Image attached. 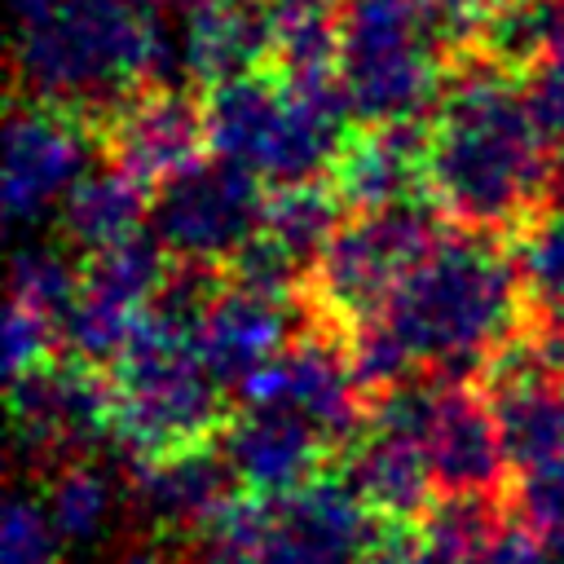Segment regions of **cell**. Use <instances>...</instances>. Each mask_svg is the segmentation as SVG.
<instances>
[{"instance_id":"5bb4252c","label":"cell","mask_w":564,"mask_h":564,"mask_svg":"<svg viewBox=\"0 0 564 564\" xmlns=\"http://www.w3.org/2000/svg\"><path fill=\"white\" fill-rule=\"evenodd\" d=\"M220 449L251 498H282L317 480L330 449L322 436L282 405H238L220 427Z\"/></svg>"},{"instance_id":"277c9868","label":"cell","mask_w":564,"mask_h":564,"mask_svg":"<svg viewBox=\"0 0 564 564\" xmlns=\"http://www.w3.org/2000/svg\"><path fill=\"white\" fill-rule=\"evenodd\" d=\"M115 445L137 458H159L185 445L216 441L229 423V388L207 370L198 344L154 326L145 313L110 366Z\"/></svg>"},{"instance_id":"7402d4cb","label":"cell","mask_w":564,"mask_h":564,"mask_svg":"<svg viewBox=\"0 0 564 564\" xmlns=\"http://www.w3.org/2000/svg\"><path fill=\"white\" fill-rule=\"evenodd\" d=\"M560 44H564V0H494L476 53L511 75H529Z\"/></svg>"},{"instance_id":"52a82bcc","label":"cell","mask_w":564,"mask_h":564,"mask_svg":"<svg viewBox=\"0 0 564 564\" xmlns=\"http://www.w3.org/2000/svg\"><path fill=\"white\" fill-rule=\"evenodd\" d=\"M264 198L269 194H260V181L251 172L212 159L159 185L145 225L172 260L225 269V260L260 234Z\"/></svg>"},{"instance_id":"44dd1931","label":"cell","mask_w":564,"mask_h":564,"mask_svg":"<svg viewBox=\"0 0 564 564\" xmlns=\"http://www.w3.org/2000/svg\"><path fill=\"white\" fill-rule=\"evenodd\" d=\"M40 498L66 546H93L115 524L119 507H128V485L119 489L110 471H101L93 458H79V463L53 467Z\"/></svg>"},{"instance_id":"cb8c5ba5","label":"cell","mask_w":564,"mask_h":564,"mask_svg":"<svg viewBox=\"0 0 564 564\" xmlns=\"http://www.w3.org/2000/svg\"><path fill=\"white\" fill-rule=\"evenodd\" d=\"M167 269H172L167 251L154 242V234H137L128 242H115V247L88 256L79 291L110 304V308H123V313L141 317L145 304L154 300V291L163 286Z\"/></svg>"},{"instance_id":"d590c367","label":"cell","mask_w":564,"mask_h":564,"mask_svg":"<svg viewBox=\"0 0 564 564\" xmlns=\"http://www.w3.org/2000/svg\"><path fill=\"white\" fill-rule=\"evenodd\" d=\"M560 48H564V44H560Z\"/></svg>"},{"instance_id":"7c38bea8","label":"cell","mask_w":564,"mask_h":564,"mask_svg":"<svg viewBox=\"0 0 564 564\" xmlns=\"http://www.w3.org/2000/svg\"><path fill=\"white\" fill-rule=\"evenodd\" d=\"M101 145L110 150L119 172H128L145 189H159L172 176L203 163V145H207L203 101L176 93L172 84L141 88L101 123Z\"/></svg>"},{"instance_id":"d6a6232c","label":"cell","mask_w":564,"mask_h":564,"mask_svg":"<svg viewBox=\"0 0 564 564\" xmlns=\"http://www.w3.org/2000/svg\"><path fill=\"white\" fill-rule=\"evenodd\" d=\"M361 564H436V560H432V555L419 546V538L410 533V538H392V542L383 538Z\"/></svg>"},{"instance_id":"2e32d148","label":"cell","mask_w":564,"mask_h":564,"mask_svg":"<svg viewBox=\"0 0 564 564\" xmlns=\"http://www.w3.org/2000/svg\"><path fill=\"white\" fill-rule=\"evenodd\" d=\"M344 207L379 212L427 194V123H375L348 137L330 167Z\"/></svg>"},{"instance_id":"e575fe53","label":"cell","mask_w":564,"mask_h":564,"mask_svg":"<svg viewBox=\"0 0 564 564\" xmlns=\"http://www.w3.org/2000/svg\"><path fill=\"white\" fill-rule=\"evenodd\" d=\"M546 564H564V542H551L546 546Z\"/></svg>"},{"instance_id":"ffe728a7","label":"cell","mask_w":564,"mask_h":564,"mask_svg":"<svg viewBox=\"0 0 564 564\" xmlns=\"http://www.w3.org/2000/svg\"><path fill=\"white\" fill-rule=\"evenodd\" d=\"M269 9V48L282 79H304L339 70V26L344 0H264Z\"/></svg>"},{"instance_id":"30bf717a","label":"cell","mask_w":564,"mask_h":564,"mask_svg":"<svg viewBox=\"0 0 564 564\" xmlns=\"http://www.w3.org/2000/svg\"><path fill=\"white\" fill-rule=\"evenodd\" d=\"M238 489L242 485L220 441H203L159 458H137L128 480V507L141 516L145 529H154V538L194 542L242 502Z\"/></svg>"},{"instance_id":"9c48e42d","label":"cell","mask_w":564,"mask_h":564,"mask_svg":"<svg viewBox=\"0 0 564 564\" xmlns=\"http://www.w3.org/2000/svg\"><path fill=\"white\" fill-rule=\"evenodd\" d=\"M101 128L84 115L31 101L13 106L4 128V212L13 220L62 207L70 189L93 172Z\"/></svg>"},{"instance_id":"8992f818","label":"cell","mask_w":564,"mask_h":564,"mask_svg":"<svg viewBox=\"0 0 564 564\" xmlns=\"http://www.w3.org/2000/svg\"><path fill=\"white\" fill-rule=\"evenodd\" d=\"M445 53L423 31L414 0H344L339 79L352 115L375 123H423L445 93Z\"/></svg>"},{"instance_id":"7a4b0ae2","label":"cell","mask_w":564,"mask_h":564,"mask_svg":"<svg viewBox=\"0 0 564 564\" xmlns=\"http://www.w3.org/2000/svg\"><path fill=\"white\" fill-rule=\"evenodd\" d=\"M379 322L414 370L445 383H480L485 366L524 335L529 300L511 251L494 234L454 229L405 273Z\"/></svg>"},{"instance_id":"ba28073f","label":"cell","mask_w":564,"mask_h":564,"mask_svg":"<svg viewBox=\"0 0 564 564\" xmlns=\"http://www.w3.org/2000/svg\"><path fill=\"white\" fill-rule=\"evenodd\" d=\"M18 449L35 467H66L88 458L101 441H115V397L110 375L75 357H53L31 375L9 379Z\"/></svg>"},{"instance_id":"4fadbf2b","label":"cell","mask_w":564,"mask_h":564,"mask_svg":"<svg viewBox=\"0 0 564 564\" xmlns=\"http://www.w3.org/2000/svg\"><path fill=\"white\" fill-rule=\"evenodd\" d=\"M427 471L436 494H489L507 498L511 463L502 449V432L494 405L480 383H445L423 436Z\"/></svg>"},{"instance_id":"ac0fdd59","label":"cell","mask_w":564,"mask_h":564,"mask_svg":"<svg viewBox=\"0 0 564 564\" xmlns=\"http://www.w3.org/2000/svg\"><path fill=\"white\" fill-rule=\"evenodd\" d=\"M269 57V9L260 0H207L185 13L176 62L194 84L216 88L256 75Z\"/></svg>"},{"instance_id":"6da1fadb","label":"cell","mask_w":564,"mask_h":564,"mask_svg":"<svg viewBox=\"0 0 564 564\" xmlns=\"http://www.w3.org/2000/svg\"><path fill=\"white\" fill-rule=\"evenodd\" d=\"M551 167L524 84L480 53L449 66L427 123V198L458 229L516 234L546 207Z\"/></svg>"},{"instance_id":"f546056e","label":"cell","mask_w":564,"mask_h":564,"mask_svg":"<svg viewBox=\"0 0 564 564\" xmlns=\"http://www.w3.org/2000/svg\"><path fill=\"white\" fill-rule=\"evenodd\" d=\"M524 101L542 141L555 154H564V48H555L524 75Z\"/></svg>"},{"instance_id":"4dcf8cb0","label":"cell","mask_w":564,"mask_h":564,"mask_svg":"<svg viewBox=\"0 0 564 564\" xmlns=\"http://www.w3.org/2000/svg\"><path fill=\"white\" fill-rule=\"evenodd\" d=\"M463 564H546V542L533 538L524 524L507 520V529L498 538H489L471 560Z\"/></svg>"},{"instance_id":"836d02e7","label":"cell","mask_w":564,"mask_h":564,"mask_svg":"<svg viewBox=\"0 0 564 564\" xmlns=\"http://www.w3.org/2000/svg\"><path fill=\"white\" fill-rule=\"evenodd\" d=\"M115 564H185V555H176L163 538H150V542H132L115 555Z\"/></svg>"},{"instance_id":"9a60e30c","label":"cell","mask_w":564,"mask_h":564,"mask_svg":"<svg viewBox=\"0 0 564 564\" xmlns=\"http://www.w3.org/2000/svg\"><path fill=\"white\" fill-rule=\"evenodd\" d=\"M295 322H308L304 300H269L225 282L194 344L207 370L229 392H238L247 379H256L264 366H273L291 348V339L300 335Z\"/></svg>"},{"instance_id":"5b68a950","label":"cell","mask_w":564,"mask_h":564,"mask_svg":"<svg viewBox=\"0 0 564 564\" xmlns=\"http://www.w3.org/2000/svg\"><path fill=\"white\" fill-rule=\"evenodd\" d=\"M432 198H410L379 212H352L308 273L304 308L339 330L383 313L405 273L449 234Z\"/></svg>"},{"instance_id":"e0dca14e","label":"cell","mask_w":564,"mask_h":564,"mask_svg":"<svg viewBox=\"0 0 564 564\" xmlns=\"http://www.w3.org/2000/svg\"><path fill=\"white\" fill-rule=\"evenodd\" d=\"M339 463V480L383 520L397 529H414L423 520V511L436 498L432 471H427V454L419 441L383 432L375 423H366V432L335 458Z\"/></svg>"},{"instance_id":"603a6c76","label":"cell","mask_w":564,"mask_h":564,"mask_svg":"<svg viewBox=\"0 0 564 564\" xmlns=\"http://www.w3.org/2000/svg\"><path fill=\"white\" fill-rule=\"evenodd\" d=\"M339 194L330 181H295V185H278L269 198H264V234L278 238L300 264H313L322 260V251L330 247V238L339 234Z\"/></svg>"},{"instance_id":"3957f363","label":"cell","mask_w":564,"mask_h":564,"mask_svg":"<svg viewBox=\"0 0 564 564\" xmlns=\"http://www.w3.org/2000/svg\"><path fill=\"white\" fill-rule=\"evenodd\" d=\"M13 62L31 101L101 128L163 70L167 44L145 0H26Z\"/></svg>"},{"instance_id":"f1b7e54d","label":"cell","mask_w":564,"mask_h":564,"mask_svg":"<svg viewBox=\"0 0 564 564\" xmlns=\"http://www.w3.org/2000/svg\"><path fill=\"white\" fill-rule=\"evenodd\" d=\"M53 357H57V322L9 300V313H4V370H9V379L31 375L35 366H44Z\"/></svg>"},{"instance_id":"83f0119b","label":"cell","mask_w":564,"mask_h":564,"mask_svg":"<svg viewBox=\"0 0 564 564\" xmlns=\"http://www.w3.org/2000/svg\"><path fill=\"white\" fill-rule=\"evenodd\" d=\"M62 546L66 542L57 538L44 498L13 494L4 507V529H0V564H57Z\"/></svg>"},{"instance_id":"4316f807","label":"cell","mask_w":564,"mask_h":564,"mask_svg":"<svg viewBox=\"0 0 564 564\" xmlns=\"http://www.w3.org/2000/svg\"><path fill=\"white\" fill-rule=\"evenodd\" d=\"M507 516L516 524H524L533 538H542L546 546L564 542V454L511 476Z\"/></svg>"},{"instance_id":"d4e9b609","label":"cell","mask_w":564,"mask_h":564,"mask_svg":"<svg viewBox=\"0 0 564 564\" xmlns=\"http://www.w3.org/2000/svg\"><path fill=\"white\" fill-rule=\"evenodd\" d=\"M511 260L533 313H564V207L533 212L511 234Z\"/></svg>"},{"instance_id":"8fae6325","label":"cell","mask_w":564,"mask_h":564,"mask_svg":"<svg viewBox=\"0 0 564 564\" xmlns=\"http://www.w3.org/2000/svg\"><path fill=\"white\" fill-rule=\"evenodd\" d=\"M260 511L264 546L278 564H361L383 542V520L339 476H317L282 498H260Z\"/></svg>"},{"instance_id":"d6986e66","label":"cell","mask_w":564,"mask_h":564,"mask_svg":"<svg viewBox=\"0 0 564 564\" xmlns=\"http://www.w3.org/2000/svg\"><path fill=\"white\" fill-rule=\"evenodd\" d=\"M57 212L66 247L97 256L141 234V220H150V189L119 167H93Z\"/></svg>"},{"instance_id":"1f68e13d","label":"cell","mask_w":564,"mask_h":564,"mask_svg":"<svg viewBox=\"0 0 564 564\" xmlns=\"http://www.w3.org/2000/svg\"><path fill=\"white\" fill-rule=\"evenodd\" d=\"M529 344L542 357V366L564 383V313H533Z\"/></svg>"},{"instance_id":"484cf974","label":"cell","mask_w":564,"mask_h":564,"mask_svg":"<svg viewBox=\"0 0 564 564\" xmlns=\"http://www.w3.org/2000/svg\"><path fill=\"white\" fill-rule=\"evenodd\" d=\"M79 282H84V264H75L70 247L66 242H40V247L18 251L9 300L44 313L48 322H57L75 304Z\"/></svg>"}]
</instances>
